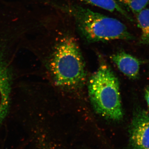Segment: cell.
<instances>
[{
	"instance_id": "obj_1",
	"label": "cell",
	"mask_w": 149,
	"mask_h": 149,
	"mask_svg": "<svg viewBox=\"0 0 149 149\" xmlns=\"http://www.w3.org/2000/svg\"><path fill=\"white\" fill-rule=\"evenodd\" d=\"M48 68L54 83L60 88L74 91L83 86L86 75L85 62L75 37L65 34L57 40Z\"/></svg>"
},
{
	"instance_id": "obj_2",
	"label": "cell",
	"mask_w": 149,
	"mask_h": 149,
	"mask_svg": "<svg viewBox=\"0 0 149 149\" xmlns=\"http://www.w3.org/2000/svg\"><path fill=\"white\" fill-rule=\"evenodd\" d=\"M64 10L73 17L77 32L87 42L133 39L125 24L116 19L77 5L66 6Z\"/></svg>"
},
{
	"instance_id": "obj_3",
	"label": "cell",
	"mask_w": 149,
	"mask_h": 149,
	"mask_svg": "<svg viewBox=\"0 0 149 149\" xmlns=\"http://www.w3.org/2000/svg\"><path fill=\"white\" fill-rule=\"evenodd\" d=\"M88 92L95 111L107 120L119 121L123 117L118 79L110 67L102 62L91 76Z\"/></svg>"
},
{
	"instance_id": "obj_4",
	"label": "cell",
	"mask_w": 149,
	"mask_h": 149,
	"mask_svg": "<svg viewBox=\"0 0 149 149\" xmlns=\"http://www.w3.org/2000/svg\"><path fill=\"white\" fill-rule=\"evenodd\" d=\"M16 52L11 41L0 36V125L10 109L13 85L12 62Z\"/></svg>"
},
{
	"instance_id": "obj_5",
	"label": "cell",
	"mask_w": 149,
	"mask_h": 149,
	"mask_svg": "<svg viewBox=\"0 0 149 149\" xmlns=\"http://www.w3.org/2000/svg\"><path fill=\"white\" fill-rule=\"evenodd\" d=\"M129 143L132 149H149V113L139 109L129 127Z\"/></svg>"
},
{
	"instance_id": "obj_6",
	"label": "cell",
	"mask_w": 149,
	"mask_h": 149,
	"mask_svg": "<svg viewBox=\"0 0 149 149\" xmlns=\"http://www.w3.org/2000/svg\"><path fill=\"white\" fill-rule=\"evenodd\" d=\"M111 59L125 76L133 79L138 77L141 65L138 58L122 52L112 55Z\"/></svg>"
},
{
	"instance_id": "obj_7",
	"label": "cell",
	"mask_w": 149,
	"mask_h": 149,
	"mask_svg": "<svg viewBox=\"0 0 149 149\" xmlns=\"http://www.w3.org/2000/svg\"><path fill=\"white\" fill-rule=\"evenodd\" d=\"M91 5L98 7L112 13H118L130 21L133 19L116 0H80Z\"/></svg>"
},
{
	"instance_id": "obj_8",
	"label": "cell",
	"mask_w": 149,
	"mask_h": 149,
	"mask_svg": "<svg viewBox=\"0 0 149 149\" xmlns=\"http://www.w3.org/2000/svg\"><path fill=\"white\" fill-rule=\"evenodd\" d=\"M137 19L141 31V43L149 44V9L144 8L137 14Z\"/></svg>"
},
{
	"instance_id": "obj_9",
	"label": "cell",
	"mask_w": 149,
	"mask_h": 149,
	"mask_svg": "<svg viewBox=\"0 0 149 149\" xmlns=\"http://www.w3.org/2000/svg\"><path fill=\"white\" fill-rule=\"evenodd\" d=\"M121 6L136 14L139 13L146 6L149 0H116Z\"/></svg>"
},
{
	"instance_id": "obj_10",
	"label": "cell",
	"mask_w": 149,
	"mask_h": 149,
	"mask_svg": "<svg viewBox=\"0 0 149 149\" xmlns=\"http://www.w3.org/2000/svg\"><path fill=\"white\" fill-rule=\"evenodd\" d=\"M145 98L146 100L148 106L149 107V87L146 89L145 91Z\"/></svg>"
}]
</instances>
